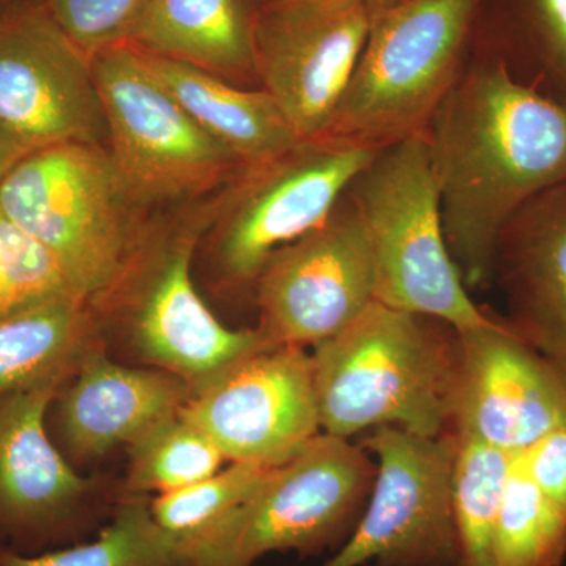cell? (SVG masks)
<instances>
[{"label": "cell", "mask_w": 566, "mask_h": 566, "mask_svg": "<svg viewBox=\"0 0 566 566\" xmlns=\"http://www.w3.org/2000/svg\"><path fill=\"white\" fill-rule=\"evenodd\" d=\"M423 137L453 262L465 289L486 290L506 223L566 180V109L517 82L474 40Z\"/></svg>", "instance_id": "1"}, {"label": "cell", "mask_w": 566, "mask_h": 566, "mask_svg": "<svg viewBox=\"0 0 566 566\" xmlns=\"http://www.w3.org/2000/svg\"><path fill=\"white\" fill-rule=\"evenodd\" d=\"M311 357L324 433L349 439L397 427L436 438L450 430L458 337L449 324L375 301Z\"/></svg>", "instance_id": "2"}, {"label": "cell", "mask_w": 566, "mask_h": 566, "mask_svg": "<svg viewBox=\"0 0 566 566\" xmlns=\"http://www.w3.org/2000/svg\"><path fill=\"white\" fill-rule=\"evenodd\" d=\"M483 0H397L363 54L319 139L379 151L424 136L468 65Z\"/></svg>", "instance_id": "3"}, {"label": "cell", "mask_w": 566, "mask_h": 566, "mask_svg": "<svg viewBox=\"0 0 566 566\" xmlns=\"http://www.w3.org/2000/svg\"><path fill=\"white\" fill-rule=\"evenodd\" d=\"M136 207L103 145L40 148L0 182V208L51 253L88 303L111 292L128 271Z\"/></svg>", "instance_id": "4"}, {"label": "cell", "mask_w": 566, "mask_h": 566, "mask_svg": "<svg viewBox=\"0 0 566 566\" xmlns=\"http://www.w3.org/2000/svg\"><path fill=\"white\" fill-rule=\"evenodd\" d=\"M376 476L370 453L349 439L316 434L259 490L207 531L185 539L182 566H253L273 553L318 556L344 545Z\"/></svg>", "instance_id": "5"}, {"label": "cell", "mask_w": 566, "mask_h": 566, "mask_svg": "<svg viewBox=\"0 0 566 566\" xmlns=\"http://www.w3.org/2000/svg\"><path fill=\"white\" fill-rule=\"evenodd\" d=\"M374 252L376 301L453 329L486 326L442 227L441 199L424 137L376 151L348 188Z\"/></svg>", "instance_id": "6"}, {"label": "cell", "mask_w": 566, "mask_h": 566, "mask_svg": "<svg viewBox=\"0 0 566 566\" xmlns=\"http://www.w3.org/2000/svg\"><path fill=\"white\" fill-rule=\"evenodd\" d=\"M109 150L134 202L199 196L243 167L186 114L126 44L92 55Z\"/></svg>", "instance_id": "7"}, {"label": "cell", "mask_w": 566, "mask_h": 566, "mask_svg": "<svg viewBox=\"0 0 566 566\" xmlns=\"http://www.w3.org/2000/svg\"><path fill=\"white\" fill-rule=\"evenodd\" d=\"M375 151L304 139L238 175L219 202L214 263L222 282L255 285L283 245L322 226Z\"/></svg>", "instance_id": "8"}, {"label": "cell", "mask_w": 566, "mask_h": 566, "mask_svg": "<svg viewBox=\"0 0 566 566\" xmlns=\"http://www.w3.org/2000/svg\"><path fill=\"white\" fill-rule=\"evenodd\" d=\"M359 444L376 457L374 488L352 536L323 566H460L453 431L424 438L378 427Z\"/></svg>", "instance_id": "9"}, {"label": "cell", "mask_w": 566, "mask_h": 566, "mask_svg": "<svg viewBox=\"0 0 566 566\" xmlns=\"http://www.w3.org/2000/svg\"><path fill=\"white\" fill-rule=\"evenodd\" d=\"M397 0H255L252 51L259 87L301 139L333 118L379 14Z\"/></svg>", "instance_id": "10"}, {"label": "cell", "mask_w": 566, "mask_h": 566, "mask_svg": "<svg viewBox=\"0 0 566 566\" xmlns=\"http://www.w3.org/2000/svg\"><path fill=\"white\" fill-rule=\"evenodd\" d=\"M253 290L271 346L314 348L375 303L374 252L348 189L322 226L268 259Z\"/></svg>", "instance_id": "11"}, {"label": "cell", "mask_w": 566, "mask_h": 566, "mask_svg": "<svg viewBox=\"0 0 566 566\" xmlns=\"http://www.w3.org/2000/svg\"><path fill=\"white\" fill-rule=\"evenodd\" d=\"M0 126L28 150L107 147L92 61L39 2L0 17Z\"/></svg>", "instance_id": "12"}, {"label": "cell", "mask_w": 566, "mask_h": 566, "mask_svg": "<svg viewBox=\"0 0 566 566\" xmlns=\"http://www.w3.org/2000/svg\"><path fill=\"white\" fill-rule=\"evenodd\" d=\"M457 337L450 430L517 455L566 427V370L505 316Z\"/></svg>", "instance_id": "13"}, {"label": "cell", "mask_w": 566, "mask_h": 566, "mask_svg": "<svg viewBox=\"0 0 566 566\" xmlns=\"http://www.w3.org/2000/svg\"><path fill=\"white\" fill-rule=\"evenodd\" d=\"M70 370L0 397V551L33 556L76 538L93 521V483L46 431Z\"/></svg>", "instance_id": "14"}, {"label": "cell", "mask_w": 566, "mask_h": 566, "mask_svg": "<svg viewBox=\"0 0 566 566\" xmlns=\"http://www.w3.org/2000/svg\"><path fill=\"white\" fill-rule=\"evenodd\" d=\"M182 415L227 461L279 465L319 434L311 354L266 346L197 387Z\"/></svg>", "instance_id": "15"}, {"label": "cell", "mask_w": 566, "mask_h": 566, "mask_svg": "<svg viewBox=\"0 0 566 566\" xmlns=\"http://www.w3.org/2000/svg\"><path fill=\"white\" fill-rule=\"evenodd\" d=\"M203 223V218L197 219L169 244L133 314V338L140 356L196 387L271 346L259 329L223 326L197 293L192 255Z\"/></svg>", "instance_id": "16"}, {"label": "cell", "mask_w": 566, "mask_h": 566, "mask_svg": "<svg viewBox=\"0 0 566 566\" xmlns=\"http://www.w3.org/2000/svg\"><path fill=\"white\" fill-rule=\"evenodd\" d=\"M510 324L566 370V180L528 200L495 248Z\"/></svg>", "instance_id": "17"}, {"label": "cell", "mask_w": 566, "mask_h": 566, "mask_svg": "<svg viewBox=\"0 0 566 566\" xmlns=\"http://www.w3.org/2000/svg\"><path fill=\"white\" fill-rule=\"evenodd\" d=\"M57 409L59 433L77 458L132 446L188 401V385L169 371L123 367L99 353L82 354Z\"/></svg>", "instance_id": "18"}, {"label": "cell", "mask_w": 566, "mask_h": 566, "mask_svg": "<svg viewBox=\"0 0 566 566\" xmlns=\"http://www.w3.org/2000/svg\"><path fill=\"white\" fill-rule=\"evenodd\" d=\"M249 0H148L126 46L188 63L230 84L260 88Z\"/></svg>", "instance_id": "19"}, {"label": "cell", "mask_w": 566, "mask_h": 566, "mask_svg": "<svg viewBox=\"0 0 566 566\" xmlns=\"http://www.w3.org/2000/svg\"><path fill=\"white\" fill-rule=\"evenodd\" d=\"M137 54L186 114L243 169L270 161L304 140L262 88L230 84L188 63Z\"/></svg>", "instance_id": "20"}, {"label": "cell", "mask_w": 566, "mask_h": 566, "mask_svg": "<svg viewBox=\"0 0 566 566\" xmlns=\"http://www.w3.org/2000/svg\"><path fill=\"white\" fill-rule=\"evenodd\" d=\"M475 40L566 109V0H483Z\"/></svg>", "instance_id": "21"}, {"label": "cell", "mask_w": 566, "mask_h": 566, "mask_svg": "<svg viewBox=\"0 0 566 566\" xmlns=\"http://www.w3.org/2000/svg\"><path fill=\"white\" fill-rule=\"evenodd\" d=\"M87 305L57 300L0 319V397L77 364L91 329Z\"/></svg>", "instance_id": "22"}, {"label": "cell", "mask_w": 566, "mask_h": 566, "mask_svg": "<svg viewBox=\"0 0 566 566\" xmlns=\"http://www.w3.org/2000/svg\"><path fill=\"white\" fill-rule=\"evenodd\" d=\"M185 539L151 515L150 502L133 497L115 510L98 538L22 556L0 551V566H182Z\"/></svg>", "instance_id": "23"}, {"label": "cell", "mask_w": 566, "mask_h": 566, "mask_svg": "<svg viewBox=\"0 0 566 566\" xmlns=\"http://www.w3.org/2000/svg\"><path fill=\"white\" fill-rule=\"evenodd\" d=\"M453 434L452 499L460 566H493L495 524L516 455L471 436Z\"/></svg>", "instance_id": "24"}, {"label": "cell", "mask_w": 566, "mask_h": 566, "mask_svg": "<svg viewBox=\"0 0 566 566\" xmlns=\"http://www.w3.org/2000/svg\"><path fill=\"white\" fill-rule=\"evenodd\" d=\"M565 557L566 510L532 483L517 453L495 524L493 566H560Z\"/></svg>", "instance_id": "25"}, {"label": "cell", "mask_w": 566, "mask_h": 566, "mask_svg": "<svg viewBox=\"0 0 566 566\" xmlns=\"http://www.w3.org/2000/svg\"><path fill=\"white\" fill-rule=\"evenodd\" d=\"M181 409L153 424L129 446L133 493L169 494L221 471L226 457Z\"/></svg>", "instance_id": "26"}, {"label": "cell", "mask_w": 566, "mask_h": 566, "mask_svg": "<svg viewBox=\"0 0 566 566\" xmlns=\"http://www.w3.org/2000/svg\"><path fill=\"white\" fill-rule=\"evenodd\" d=\"M57 300L87 301L51 253L0 208V319Z\"/></svg>", "instance_id": "27"}, {"label": "cell", "mask_w": 566, "mask_h": 566, "mask_svg": "<svg viewBox=\"0 0 566 566\" xmlns=\"http://www.w3.org/2000/svg\"><path fill=\"white\" fill-rule=\"evenodd\" d=\"M273 468L275 465L233 463L196 485L158 495L150 502L151 515L166 531L191 538L248 501Z\"/></svg>", "instance_id": "28"}, {"label": "cell", "mask_w": 566, "mask_h": 566, "mask_svg": "<svg viewBox=\"0 0 566 566\" xmlns=\"http://www.w3.org/2000/svg\"><path fill=\"white\" fill-rule=\"evenodd\" d=\"M63 32L92 57L125 44L148 0H44Z\"/></svg>", "instance_id": "29"}, {"label": "cell", "mask_w": 566, "mask_h": 566, "mask_svg": "<svg viewBox=\"0 0 566 566\" xmlns=\"http://www.w3.org/2000/svg\"><path fill=\"white\" fill-rule=\"evenodd\" d=\"M520 460L532 483L566 510V427L543 436L520 453Z\"/></svg>", "instance_id": "30"}, {"label": "cell", "mask_w": 566, "mask_h": 566, "mask_svg": "<svg viewBox=\"0 0 566 566\" xmlns=\"http://www.w3.org/2000/svg\"><path fill=\"white\" fill-rule=\"evenodd\" d=\"M31 150L20 144L10 133L0 126V182L9 175L10 170L17 166L18 163L29 155Z\"/></svg>", "instance_id": "31"}, {"label": "cell", "mask_w": 566, "mask_h": 566, "mask_svg": "<svg viewBox=\"0 0 566 566\" xmlns=\"http://www.w3.org/2000/svg\"><path fill=\"white\" fill-rule=\"evenodd\" d=\"M39 2H44V0H0V17L10 13V11L20 10L22 7Z\"/></svg>", "instance_id": "32"}, {"label": "cell", "mask_w": 566, "mask_h": 566, "mask_svg": "<svg viewBox=\"0 0 566 566\" xmlns=\"http://www.w3.org/2000/svg\"><path fill=\"white\" fill-rule=\"evenodd\" d=\"M360 566H403V565H389V564H378V562H370V564H365Z\"/></svg>", "instance_id": "33"}, {"label": "cell", "mask_w": 566, "mask_h": 566, "mask_svg": "<svg viewBox=\"0 0 566 566\" xmlns=\"http://www.w3.org/2000/svg\"><path fill=\"white\" fill-rule=\"evenodd\" d=\"M253 2H255V0H253Z\"/></svg>", "instance_id": "34"}]
</instances>
